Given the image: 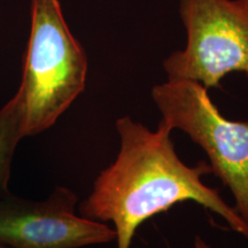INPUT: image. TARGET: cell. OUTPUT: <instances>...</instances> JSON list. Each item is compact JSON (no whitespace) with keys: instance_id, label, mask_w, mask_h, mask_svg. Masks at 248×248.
Returning <instances> with one entry per match:
<instances>
[{"instance_id":"6da1fadb","label":"cell","mask_w":248,"mask_h":248,"mask_svg":"<svg viewBox=\"0 0 248 248\" xmlns=\"http://www.w3.org/2000/svg\"><path fill=\"white\" fill-rule=\"evenodd\" d=\"M115 126L119 154L99 173L92 192L79 204V214L93 221L113 222L117 248H131L142 223L187 200L219 215L248 239V223L222 199L218 190L201 181L213 172L210 164L201 161L194 167L186 166L176 153L168 125L160 121L153 131L123 116Z\"/></svg>"},{"instance_id":"7a4b0ae2","label":"cell","mask_w":248,"mask_h":248,"mask_svg":"<svg viewBox=\"0 0 248 248\" xmlns=\"http://www.w3.org/2000/svg\"><path fill=\"white\" fill-rule=\"evenodd\" d=\"M88 59L64 20L58 0H32L23 75L15 93L22 137L51 128L84 91Z\"/></svg>"},{"instance_id":"3957f363","label":"cell","mask_w":248,"mask_h":248,"mask_svg":"<svg viewBox=\"0 0 248 248\" xmlns=\"http://www.w3.org/2000/svg\"><path fill=\"white\" fill-rule=\"evenodd\" d=\"M152 98L170 129H179L208 155L210 168L230 188L235 210L248 223V122L226 120L208 95L192 80L155 85Z\"/></svg>"},{"instance_id":"277c9868","label":"cell","mask_w":248,"mask_h":248,"mask_svg":"<svg viewBox=\"0 0 248 248\" xmlns=\"http://www.w3.org/2000/svg\"><path fill=\"white\" fill-rule=\"evenodd\" d=\"M187 43L163 61L169 80L218 88L232 71L248 75V9L240 0H181Z\"/></svg>"},{"instance_id":"5b68a950","label":"cell","mask_w":248,"mask_h":248,"mask_svg":"<svg viewBox=\"0 0 248 248\" xmlns=\"http://www.w3.org/2000/svg\"><path fill=\"white\" fill-rule=\"evenodd\" d=\"M78 195L57 186L47 199L0 197V243L13 248H82L116 239L106 223L77 215Z\"/></svg>"},{"instance_id":"8992f818","label":"cell","mask_w":248,"mask_h":248,"mask_svg":"<svg viewBox=\"0 0 248 248\" xmlns=\"http://www.w3.org/2000/svg\"><path fill=\"white\" fill-rule=\"evenodd\" d=\"M21 139H23L21 108L14 95L0 109V197L9 192L12 163Z\"/></svg>"},{"instance_id":"52a82bcc","label":"cell","mask_w":248,"mask_h":248,"mask_svg":"<svg viewBox=\"0 0 248 248\" xmlns=\"http://www.w3.org/2000/svg\"><path fill=\"white\" fill-rule=\"evenodd\" d=\"M194 248H212L208 244L204 241L200 235H197L194 239Z\"/></svg>"},{"instance_id":"ba28073f","label":"cell","mask_w":248,"mask_h":248,"mask_svg":"<svg viewBox=\"0 0 248 248\" xmlns=\"http://www.w3.org/2000/svg\"><path fill=\"white\" fill-rule=\"evenodd\" d=\"M0 248H13V247H11V246H8V245H5V244L0 243Z\"/></svg>"},{"instance_id":"9c48e42d","label":"cell","mask_w":248,"mask_h":248,"mask_svg":"<svg viewBox=\"0 0 248 248\" xmlns=\"http://www.w3.org/2000/svg\"><path fill=\"white\" fill-rule=\"evenodd\" d=\"M240 1L243 2V4H244L245 6H246L247 9H248V0H240Z\"/></svg>"}]
</instances>
